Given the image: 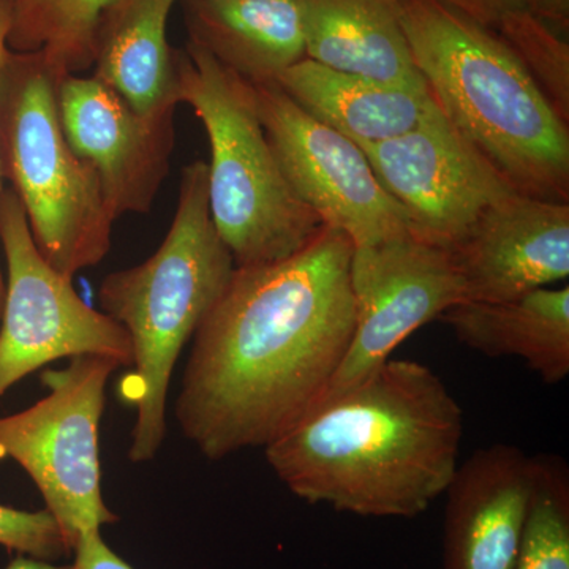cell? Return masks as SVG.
Listing matches in <instances>:
<instances>
[{"instance_id": "1", "label": "cell", "mask_w": 569, "mask_h": 569, "mask_svg": "<svg viewBox=\"0 0 569 569\" xmlns=\"http://www.w3.org/2000/svg\"><path fill=\"white\" fill-rule=\"evenodd\" d=\"M353 249L323 224L290 257L234 269L190 340L174 402L206 459L264 449L325 395L353 336Z\"/></svg>"}, {"instance_id": "2", "label": "cell", "mask_w": 569, "mask_h": 569, "mask_svg": "<svg viewBox=\"0 0 569 569\" xmlns=\"http://www.w3.org/2000/svg\"><path fill=\"white\" fill-rule=\"evenodd\" d=\"M463 411L430 367L389 359L361 383L321 397L264 448L293 496L378 519H413L459 467Z\"/></svg>"}, {"instance_id": "3", "label": "cell", "mask_w": 569, "mask_h": 569, "mask_svg": "<svg viewBox=\"0 0 569 569\" xmlns=\"http://www.w3.org/2000/svg\"><path fill=\"white\" fill-rule=\"evenodd\" d=\"M433 102L519 193L569 201V130L518 54L441 0H399Z\"/></svg>"}, {"instance_id": "4", "label": "cell", "mask_w": 569, "mask_h": 569, "mask_svg": "<svg viewBox=\"0 0 569 569\" xmlns=\"http://www.w3.org/2000/svg\"><path fill=\"white\" fill-rule=\"evenodd\" d=\"M236 269L209 208L208 163L182 170L170 231L148 260L104 277L102 312L132 342V372L121 397L137 411L129 460L151 462L167 437L168 392L183 347L223 295Z\"/></svg>"}, {"instance_id": "5", "label": "cell", "mask_w": 569, "mask_h": 569, "mask_svg": "<svg viewBox=\"0 0 569 569\" xmlns=\"http://www.w3.org/2000/svg\"><path fill=\"white\" fill-rule=\"evenodd\" d=\"M174 69L179 103L192 108L208 133L209 208L236 268L274 263L309 244L323 222L284 179L252 82L192 41L174 48Z\"/></svg>"}, {"instance_id": "6", "label": "cell", "mask_w": 569, "mask_h": 569, "mask_svg": "<svg viewBox=\"0 0 569 569\" xmlns=\"http://www.w3.org/2000/svg\"><path fill=\"white\" fill-rule=\"evenodd\" d=\"M0 178L56 271L73 279L110 253L116 220L96 170L67 141L58 80L37 52L9 50L0 71Z\"/></svg>"}, {"instance_id": "7", "label": "cell", "mask_w": 569, "mask_h": 569, "mask_svg": "<svg viewBox=\"0 0 569 569\" xmlns=\"http://www.w3.org/2000/svg\"><path fill=\"white\" fill-rule=\"evenodd\" d=\"M119 367L86 355L63 369H44L48 395L0 418V460H13L29 475L70 553L84 531L119 522L103 500L99 452L108 381Z\"/></svg>"}, {"instance_id": "8", "label": "cell", "mask_w": 569, "mask_h": 569, "mask_svg": "<svg viewBox=\"0 0 569 569\" xmlns=\"http://www.w3.org/2000/svg\"><path fill=\"white\" fill-rule=\"evenodd\" d=\"M0 247L6 296L0 313V397L59 359L103 356L132 365V342L118 321L93 309L40 253L24 208L10 187L0 192Z\"/></svg>"}, {"instance_id": "9", "label": "cell", "mask_w": 569, "mask_h": 569, "mask_svg": "<svg viewBox=\"0 0 569 569\" xmlns=\"http://www.w3.org/2000/svg\"><path fill=\"white\" fill-rule=\"evenodd\" d=\"M252 86L284 179L325 227L342 231L355 247L410 234L406 212L355 141L313 119L277 82Z\"/></svg>"}, {"instance_id": "10", "label": "cell", "mask_w": 569, "mask_h": 569, "mask_svg": "<svg viewBox=\"0 0 569 569\" xmlns=\"http://www.w3.org/2000/svg\"><path fill=\"white\" fill-rule=\"evenodd\" d=\"M361 149L378 181L406 212L408 233L447 252L482 213L519 193L433 99L410 132Z\"/></svg>"}, {"instance_id": "11", "label": "cell", "mask_w": 569, "mask_h": 569, "mask_svg": "<svg viewBox=\"0 0 569 569\" xmlns=\"http://www.w3.org/2000/svg\"><path fill=\"white\" fill-rule=\"evenodd\" d=\"M350 284L353 336L321 397L361 383L389 361L408 336L467 302L466 284L451 253L411 234L355 247Z\"/></svg>"}, {"instance_id": "12", "label": "cell", "mask_w": 569, "mask_h": 569, "mask_svg": "<svg viewBox=\"0 0 569 569\" xmlns=\"http://www.w3.org/2000/svg\"><path fill=\"white\" fill-rule=\"evenodd\" d=\"M58 107L70 148L97 176L112 219L149 213L170 174L176 108L141 114L96 77L58 82Z\"/></svg>"}, {"instance_id": "13", "label": "cell", "mask_w": 569, "mask_h": 569, "mask_svg": "<svg viewBox=\"0 0 569 569\" xmlns=\"http://www.w3.org/2000/svg\"><path fill=\"white\" fill-rule=\"evenodd\" d=\"M452 261L467 302H500L569 277V203L515 193L479 217Z\"/></svg>"}, {"instance_id": "14", "label": "cell", "mask_w": 569, "mask_h": 569, "mask_svg": "<svg viewBox=\"0 0 569 569\" xmlns=\"http://www.w3.org/2000/svg\"><path fill=\"white\" fill-rule=\"evenodd\" d=\"M535 456L515 445L478 449L447 496L440 569H515L526 527Z\"/></svg>"}, {"instance_id": "15", "label": "cell", "mask_w": 569, "mask_h": 569, "mask_svg": "<svg viewBox=\"0 0 569 569\" xmlns=\"http://www.w3.org/2000/svg\"><path fill=\"white\" fill-rule=\"evenodd\" d=\"M306 58L329 69L427 89L411 56L399 0H298Z\"/></svg>"}, {"instance_id": "16", "label": "cell", "mask_w": 569, "mask_h": 569, "mask_svg": "<svg viewBox=\"0 0 569 569\" xmlns=\"http://www.w3.org/2000/svg\"><path fill=\"white\" fill-rule=\"evenodd\" d=\"M189 41L252 84L306 59L298 0H181Z\"/></svg>"}, {"instance_id": "17", "label": "cell", "mask_w": 569, "mask_h": 569, "mask_svg": "<svg viewBox=\"0 0 569 569\" xmlns=\"http://www.w3.org/2000/svg\"><path fill=\"white\" fill-rule=\"evenodd\" d=\"M179 0H112L96 33L93 74L141 114L176 108L168 20Z\"/></svg>"}, {"instance_id": "18", "label": "cell", "mask_w": 569, "mask_h": 569, "mask_svg": "<svg viewBox=\"0 0 569 569\" xmlns=\"http://www.w3.org/2000/svg\"><path fill=\"white\" fill-rule=\"evenodd\" d=\"M471 350L522 359L542 381L569 373V287L538 288L500 302H463L440 318Z\"/></svg>"}, {"instance_id": "19", "label": "cell", "mask_w": 569, "mask_h": 569, "mask_svg": "<svg viewBox=\"0 0 569 569\" xmlns=\"http://www.w3.org/2000/svg\"><path fill=\"white\" fill-rule=\"evenodd\" d=\"M277 84L318 122L359 148L402 137L432 103L429 89L385 84L302 59Z\"/></svg>"}, {"instance_id": "20", "label": "cell", "mask_w": 569, "mask_h": 569, "mask_svg": "<svg viewBox=\"0 0 569 569\" xmlns=\"http://www.w3.org/2000/svg\"><path fill=\"white\" fill-rule=\"evenodd\" d=\"M518 54L557 111L569 110V0H441Z\"/></svg>"}, {"instance_id": "21", "label": "cell", "mask_w": 569, "mask_h": 569, "mask_svg": "<svg viewBox=\"0 0 569 569\" xmlns=\"http://www.w3.org/2000/svg\"><path fill=\"white\" fill-rule=\"evenodd\" d=\"M112 0H10L9 50L37 52L56 80L91 69L100 18Z\"/></svg>"}, {"instance_id": "22", "label": "cell", "mask_w": 569, "mask_h": 569, "mask_svg": "<svg viewBox=\"0 0 569 569\" xmlns=\"http://www.w3.org/2000/svg\"><path fill=\"white\" fill-rule=\"evenodd\" d=\"M515 569H569V470L559 456H535L529 515Z\"/></svg>"}, {"instance_id": "23", "label": "cell", "mask_w": 569, "mask_h": 569, "mask_svg": "<svg viewBox=\"0 0 569 569\" xmlns=\"http://www.w3.org/2000/svg\"><path fill=\"white\" fill-rule=\"evenodd\" d=\"M0 546L51 563L71 556L48 509L24 511L0 503Z\"/></svg>"}, {"instance_id": "24", "label": "cell", "mask_w": 569, "mask_h": 569, "mask_svg": "<svg viewBox=\"0 0 569 569\" xmlns=\"http://www.w3.org/2000/svg\"><path fill=\"white\" fill-rule=\"evenodd\" d=\"M71 569H134L107 545L102 530H88L80 535L73 548Z\"/></svg>"}, {"instance_id": "25", "label": "cell", "mask_w": 569, "mask_h": 569, "mask_svg": "<svg viewBox=\"0 0 569 569\" xmlns=\"http://www.w3.org/2000/svg\"><path fill=\"white\" fill-rule=\"evenodd\" d=\"M9 32H10V0H0V71L6 62L7 52H9ZM3 189V181L0 178V192ZM3 296H6V276H3L2 264H0V313H2Z\"/></svg>"}, {"instance_id": "26", "label": "cell", "mask_w": 569, "mask_h": 569, "mask_svg": "<svg viewBox=\"0 0 569 569\" xmlns=\"http://www.w3.org/2000/svg\"><path fill=\"white\" fill-rule=\"evenodd\" d=\"M6 569H71L70 567H61V565L51 563V561H43L32 559V557L21 556L17 553L13 560L10 561L9 567Z\"/></svg>"}]
</instances>
